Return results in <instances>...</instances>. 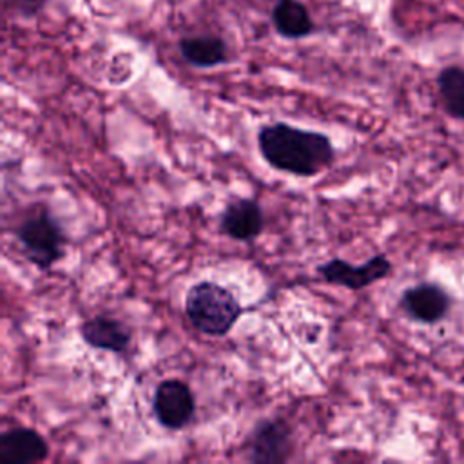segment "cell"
Masks as SVG:
<instances>
[{
	"label": "cell",
	"instance_id": "cell-12",
	"mask_svg": "<svg viewBox=\"0 0 464 464\" xmlns=\"http://www.w3.org/2000/svg\"><path fill=\"white\" fill-rule=\"evenodd\" d=\"M272 24L283 38L290 40L304 38L315 29L308 7L299 0H277L272 9Z\"/></svg>",
	"mask_w": 464,
	"mask_h": 464
},
{
	"label": "cell",
	"instance_id": "cell-13",
	"mask_svg": "<svg viewBox=\"0 0 464 464\" xmlns=\"http://www.w3.org/2000/svg\"><path fill=\"white\" fill-rule=\"evenodd\" d=\"M439 96L444 111L457 120H464V69L459 65L444 67L437 76Z\"/></svg>",
	"mask_w": 464,
	"mask_h": 464
},
{
	"label": "cell",
	"instance_id": "cell-5",
	"mask_svg": "<svg viewBox=\"0 0 464 464\" xmlns=\"http://www.w3.org/2000/svg\"><path fill=\"white\" fill-rule=\"evenodd\" d=\"M152 410L156 420L167 430H179L187 426L196 411L192 390L178 379H165L156 386Z\"/></svg>",
	"mask_w": 464,
	"mask_h": 464
},
{
	"label": "cell",
	"instance_id": "cell-10",
	"mask_svg": "<svg viewBox=\"0 0 464 464\" xmlns=\"http://www.w3.org/2000/svg\"><path fill=\"white\" fill-rule=\"evenodd\" d=\"M80 334L89 346L114 353L125 352L130 343V332L118 319L109 315H94L83 321Z\"/></svg>",
	"mask_w": 464,
	"mask_h": 464
},
{
	"label": "cell",
	"instance_id": "cell-14",
	"mask_svg": "<svg viewBox=\"0 0 464 464\" xmlns=\"http://www.w3.org/2000/svg\"><path fill=\"white\" fill-rule=\"evenodd\" d=\"M45 5V0H5V7L13 9L18 14H36Z\"/></svg>",
	"mask_w": 464,
	"mask_h": 464
},
{
	"label": "cell",
	"instance_id": "cell-8",
	"mask_svg": "<svg viewBox=\"0 0 464 464\" xmlns=\"http://www.w3.org/2000/svg\"><path fill=\"white\" fill-rule=\"evenodd\" d=\"M49 457L47 440L33 428H11L0 435V464H34Z\"/></svg>",
	"mask_w": 464,
	"mask_h": 464
},
{
	"label": "cell",
	"instance_id": "cell-6",
	"mask_svg": "<svg viewBox=\"0 0 464 464\" xmlns=\"http://www.w3.org/2000/svg\"><path fill=\"white\" fill-rule=\"evenodd\" d=\"M248 460L256 464H281L292 453V428L283 419H268L256 426Z\"/></svg>",
	"mask_w": 464,
	"mask_h": 464
},
{
	"label": "cell",
	"instance_id": "cell-11",
	"mask_svg": "<svg viewBox=\"0 0 464 464\" xmlns=\"http://www.w3.org/2000/svg\"><path fill=\"white\" fill-rule=\"evenodd\" d=\"M179 54L194 67L208 69L228 62L227 42L218 34L185 36L179 40Z\"/></svg>",
	"mask_w": 464,
	"mask_h": 464
},
{
	"label": "cell",
	"instance_id": "cell-9",
	"mask_svg": "<svg viewBox=\"0 0 464 464\" xmlns=\"http://www.w3.org/2000/svg\"><path fill=\"white\" fill-rule=\"evenodd\" d=\"M219 228L236 241L256 239L263 230V210L259 203L248 198L228 203L221 212Z\"/></svg>",
	"mask_w": 464,
	"mask_h": 464
},
{
	"label": "cell",
	"instance_id": "cell-1",
	"mask_svg": "<svg viewBox=\"0 0 464 464\" xmlns=\"http://www.w3.org/2000/svg\"><path fill=\"white\" fill-rule=\"evenodd\" d=\"M257 145L270 167L294 176H314L326 169L335 156L326 134L283 121L263 125L257 132Z\"/></svg>",
	"mask_w": 464,
	"mask_h": 464
},
{
	"label": "cell",
	"instance_id": "cell-2",
	"mask_svg": "<svg viewBox=\"0 0 464 464\" xmlns=\"http://www.w3.org/2000/svg\"><path fill=\"white\" fill-rule=\"evenodd\" d=\"M185 314L196 330L221 337L241 315V304L225 286L201 281L190 286L185 299Z\"/></svg>",
	"mask_w": 464,
	"mask_h": 464
},
{
	"label": "cell",
	"instance_id": "cell-3",
	"mask_svg": "<svg viewBox=\"0 0 464 464\" xmlns=\"http://www.w3.org/2000/svg\"><path fill=\"white\" fill-rule=\"evenodd\" d=\"M27 259L42 268H51L63 256L65 234L60 223L45 208L29 214L14 230Z\"/></svg>",
	"mask_w": 464,
	"mask_h": 464
},
{
	"label": "cell",
	"instance_id": "cell-7",
	"mask_svg": "<svg viewBox=\"0 0 464 464\" xmlns=\"http://www.w3.org/2000/svg\"><path fill=\"white\" fill-rule=\"evenodd\" d=\"M399 304L413 321L435 324L450 312L451 297L435 283H419L402 292Z\"/></svg>",
	"mask_w": 464,
	"mask_h": 464
},
{
	"label": "cell",
	"instance_id": "cell-4",
	"mask_svg": "<svg viewBox=\"0 0 464 464\" xmlns=\"http://www.w3.org/2000/svg\"><path fill=\"white\" fill-rule=\"evenodd\" d=\"M392 272V263L384 254L372 256L362 265L346 263L341 257H332L317 266V274L330 285L344 286L350 290H361L375 281L384 279Z\"/></svg>",
	"mask_w": 464,
	"mask_h": 464
}]
</instances>
